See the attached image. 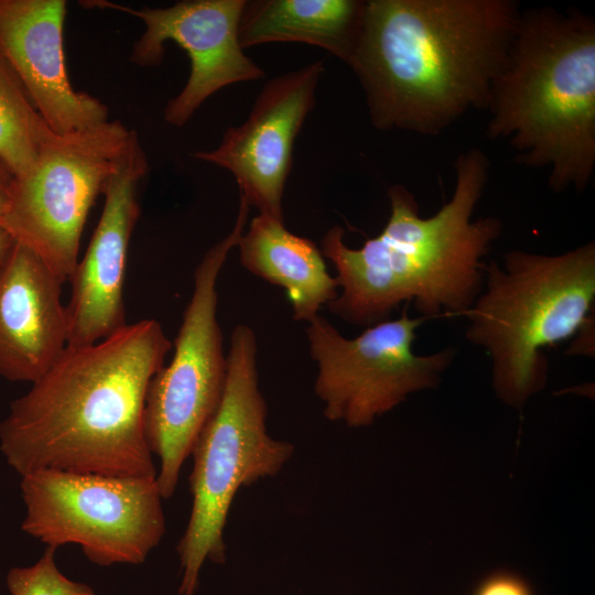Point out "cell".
Segmentation results:
<instances>
[{"instance_id":"obj_4","label":"cell","mask_w":595,"mask_h":595,"mask_svg":"<svg viewBox=\"0 0 595 595\" xmlns=\"http://www.w3.org/2000/svg\"><path fill=\"white\" fill-rule=\"evenodd\" d=\"M486 109V133L518 164L548 169L553 192L584 191L595 169V20L580 10H521Z\"/></svg>"},{"instance_id":"obj_7","label":"cell","mask_w":595,"mask_h":595,"mask_svg":"<svg viewBox=\"0 0 595 595\" xmlns=\"http://www.w3.org/2000/svg\"><path fill=\"white\" fill-rule=\"evenodd\" d=\"M249 208L240 197L232 230L209 248L198 263L172 360L148 386L144 434L152 455L160 461L156 483L162 498L175 493L183 463L225 390L227 356L217 320L216 286L230 250L244 232Z\"/></svg>"},{"instance_id":"obj_3","label":"cell","mask_w":595,"mask_h":595,"mask_svg":"<svg viewBox=\"0 0 595 595\" xmlns=\"http://www.w3.org/2000/svg\"><path fill=\"white\" fill-rule=\"evenodd\" d=\"M451 199L421 217L414 195L403 185L388 188L390 216L380 234L358 248L331 227L321 252L336 269L342 293L327 304L348 324L372 326L390 320L400 304L412 303L426 318L464 315L484 286V257L501 236L495 216L473 219L488 180L489 160L480 149L458 154Z\"/></svg>"},{"instance_id":"obj_18","label":"cell","mask_w":595,"mask_h":595,"mask_svg":"<svg viewBox=\"0 0 595 595\" xmlns=\"http://www.w3.org/2000/svg\"><path fill=\"white\" fill-rule=\"evenodd\" d=\"M55 133L0 61V159L14 177L25 175Z\"/></svg>"},{"instance_id":"obj_17","label":"cell","mask_w":595,"mask_h":595,"mask_svg":"<svg viewBox=\"0 0 595 595\" xmlns=\"http://www.w3.org/2000/svg\"><path fill=\"white\" fill-rule=\"evenodd\" d=\"M365 0H246L238 39L242 48L298 42L326 50L344 63L354 52Z\"/></svg>"},{"instance_id":"obj_5","label":"cell","mask_w":595,"mask_h":595,"mask_svg":"<svg viewBox=\"0 0 595 595\" xmlns=\"http://www.w3.org/2000/svg\"><path fill=\"white\" fill-rule=\"evenodd\" d=\"M484 285L464 314L465 336L489 356L496 397L521 410L547 385L544 349L573 337L594 312L595 242L554 256L509 250L501 264L486 263Z\"/></svg>"},{"instance_id":"obj_6","label":"cell","mask_w":595,"mask_h":595,"mask_svg":"<svg viewBox=\"0 0 595 595\" xmlns=\"http://www.w3.org/2000/svg\"><path fill=\"white\" fill-rule=\"evenodd\" d=\"M257 338L238 324L230 337L221 400L193 447L191 516L177 544L182 581L177 595H194L205 561L224 563V528L237 491L277 475L290 459L291 443L272 439L258 383Z\"/></svg>"},{"instance_id":"obj_14","label":"cell","mask_w":595,"mask_h":595,"mask_svg":"<svg viewBox=\"0 0 595 595\" xmlns=\"http://www.w3.org/2000/svg\"><path fill=\"white\" fill-rule=\"evenodd\" d=\"M64 0H0V61L56 134L108 121L107 106L73 88L65 64Z\"/></svg>"},{"instance_id":"obj_21","label":"cell","mask_w":595,"mask_h":595,"mask_svg":"<svg viewBox=\"0 0 595 595\" xmlns=\"http://www.w3.org/2000/svg\"><path fill=\"white\" fill-rule=\"evenodd\" d=\"M14 175L0 159V223L8 209Z\"/></svg>"},{"instance_id":"obj_8","label":"cell","mask_w":595,"mask_h":595,"mask_svg":"<svg viewBox=\"0 0 595 595\" xmlns=\"http://www.w3.org/2000/svg\"><path fill=\"white\" fill-rule=\"evenodd\" d=\"M21 529L46 547H80L97 565L141 564L165 533L156 477L40 469L21 476Z\"/></svg>"},{"instance_id":"obj_16","label":"cell","mask_w":595,"mask_h":595,"mask_svg":"<svg viewBox=\"0 0 595 595\" xmlns=\"http://www.w3.org/2000/svg\"><path fill=\"white\" fill-rule=\"evenodd\" d=\"M237 247L245 269L285 290L296 321L309 323L338 295L321 249L289 231L283 220L258 214Z\"/></svg>"},{"instance_id":"obj_10","label":"cell","mask_w":595,"mask_h":595,"mask_svg":"<svg viewBox=\"0 0 595 595\" xmlns=\"http://www.w3.org/2000/svg\"><path fill=\"white\" fill-rule=\"evenodd\" d=\"M408 310L404 304L398 318L369 326L354 338L323 316L309 322L310 353L318 367L314 390L328 420L367 426L411 393L440 385L457 349L415 354L416 329L429 318L410 317Z\"/></svg>"},{"instance_id":"obj_11","label":"cell","mask_w":595,"mask_h":595,"mask_svg":"<svg viewBox=\"0 0 595 595\" xmlns=\"http://www.w3.org/2000/svg\"><path fill=\"white\" fill-rule=\"evenodd\" d=\"M246 0H185L163 8H133L104 0L84 1V7L111 9L139 18L145 29L133 44L130 61L138 66H158L164 44L176 43L188 55L191 72L184 88L167 101L163 117L184 126L198 107L219 89L264 77V71L239 44L238 28Z\"/></svg>"},{"instance_id":"obj_19","label":"cell","mask_w":595,"mask_h":595,"mask_svg":"<svg viewBox=\"0 0 595 595\" xmlns=\"http://www.w3.org/2000/svg\"><path fill=\"white\" fill-rule=\"evenodd\" d=\"M55 548L46 547L31 566L13 567L7 575L11 595H97L87 584L66 577L55 563Z\"/></svg>"},{"instance_id":"obj_23","label":"cell","mask_w":595,"mask_h":595,"mask_svg":"<svg viewBox=\"0 0 595 595\" xmlns=\"http://www.w3.org/2000/svg\"><path fill=\"white\" fill-rule=\"evenodd\" d=\"M14 245V238L2 226H0V271Z\"/></svg>"},{"instance_id":"obj_1","label":"cell","mask_w":595,"mask_h":595,"mask_svg":"<svg viewBox=\"0 0 595 595\" xmlns=\"http://www.w3.org/2000/svg\"><path fill=\"white\" fill-rule=\"evenodd\" d=\"M172 348L152 318L67 346L0 422V451L20 475L57 469L156 477L145 440L148 386Z\"/></svg>"},{"instance_id":"obj_20","label":"cell","mask_w":595,"mask_h":595,"mask_svg":"<svg viewBox=\"0 0 595 595\" xmlns=\"http://www.w3.org/2000/svg\"><path fill=\"white\" fill-rule=\"evenodd\" d=\"M475 595H532L528 585L518 576L500 572L491 575L478 587Z\"/></svg>"},{"instance_id":"obj_13","label":"cell","mask_w":595,"mask_h":595,"mask_svg":"<svg viewBox=\"0 0 595 595\" xmlns=\"http://www.w3.org/2000/svg\"><path fill=\"white\" fill-rule=\"evenodd\" d=\"M145 153L134 132L117 171L104 190L105 204L82 261L69 280L67 346H85L123 328V280L128 248L140 215L137 191L148 173Z\"/></svg>"},{"instance_id":"obj_9","label":"cell","mask_w":595,"mask_h":595,"mask_svg":"<svg viewBox=\"0 0 595 595\" xmlns=\"http://www.w3.org/2000/svg\"><path fill=\"white\" fill-rule=\"evenodd\" d=\"M136 131L119 120L54 134L33 167L14 177L0 223L64 283L78 260L89 209L119 167Z\"/></svg>"},{"instance_id":"obj_2","label":"cell","mask_w":595,"mask_h":595,"mask_svg":"<svg viewBox=\"0 0 595 595\" xmlns=\"http://www.w3.org/2000/svg\"><path fill=\"white\" fill-rule=\"evenodd\" d=\"M520 13L513 0H365L347 65L372 126L439 136L486 109Z\"/></svg>"},{"instance_id":"obj_12","label":"cell","mask_w":595,"mask_h":595,"mask_svg":"<svg viewBox=\"0 0 595 595\" xmlns=\"http://www.w3.org/2000/svg\"><path fill=\"white\" fill-rule=\"evenodd\" d=\"M324 62L315 61L266 83L247 120L229 127L220 144L193 156L228 170L240 197L259 214L283 220L282 198L294 141L315 105Z\"/></svg>"},{"instance_id":"obj_22","label":"cell","mask_w":595,"mask_h":595,"mask_svg":"<svg viewBox=\"0 0 595 595\" xmlns=\"http://www.w3.org/2000/svg\"><path fill=\"white\" fill-rule=\"evenodd\" d=\"M578 338L572 344L571 353L572 354H586L588 356H594L591 353L594 351V347L591 346V334H594V316L591 317L584 326L576 333Z\"/></svg>"},{"instance_id":"obj_15","label":"cell","mask_w":595,"mask_h":595,"mask_svg":"<svg viewBox=\"0 0 595 595\" xmlns=\"http://www.w3.org/2000/svg\"><path fill=\"white\" fill-rule=\"evenodd\" d=\"M62 282L28 247L17 242L0 271V376L33 382L67 347Z\"/></svg>"}]
</instances>
